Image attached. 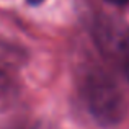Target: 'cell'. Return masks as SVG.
I'll return each mask as SVG.
<instances>
[{
	"instance_id": "cell-5",
	"label": "cell",
	"mask_w": 129,
	"mask_h": 129,
	"mask_svg": "<svg viewBox=\"0 0 129 129\" xmlns=\"http://www.w3.org/2000/svg\"><path fill=\"white\" fill-rule=\"evenodd\" d=\"M26 2H28L29 5H39V3H43L44 0H26Z\"/></svg>"
},
{
	"instance_id": "cell-4",
	"label": "cell",
	"mask_w": 129,
	"mask_h": 129,
	"mask_svg": "<svg viewBox=\"0 0 129 129\" xmlns=\"http://www.w3.org/2000/svg\"><path fill=\"white\" fill-rule=\"evenodd\" d=\"M106 2L113 3V5H126V3L129 2V0H106Z\"/></svg>"
},
{
	"instance_id": "cell-3",
	"label": "cell",
	"mask_w": 129,
	"mask_h": 129,
	"mask_svg": "<svg viewBox=\"0 0 129 129\" xmlns=\"http://www.w3.org/2000/svg\"><path fill=\"white\" fill-rule=\"evenodd\" d=\"M20 129H52V127L44 126V124H33V126H21Z\"/></svg>"
},
{
	"instance_id": "cell-1",
	"label": "cell",
	"mask_w": 129,
	"mask_h": 129,
	"mask_svg": "<svg viewBox=\"0 0 129 129\" xmlns=\"http://www.w3.org/2000/svg\"><path fill=\"white\" fill-rule=\"evenodd\" d=\"M80 93L88 114L100 126L113 127L126 118V95L103 67L95 66L87 70L80 83Z\"/></svg>"
},
{
	"instance_id": "cell-2",
	"label": "cell",
	"mask_w": 129,
	"mask_h": 129,
	"mask_svg": "<svg viewBox=\"0 0 129 129\" xmlns=\"http://www.w3.org/2000/svg\"><path fill=\"white\" fill-rule=\"evenodd\" d=\"M16 96V88L13 85L12 79L5 72L0 70V111L7 110L13 103Z\"/></svg>"
},
{
	"instance_id": "cell-6",
	"label": "cell",
	"mask_w": 129,
	"mask_h": 129,
	"mask_svg": "<svg viewBox=\"0 0 129 129\" xmlns=\"http://www.w3.org/2000/svg\"><path fill=\"white\" fill-rule=\"evenodd\" d=\"M124 72H126V77L129 80V62H124Z\"/></svg>"
}]
</instances>
